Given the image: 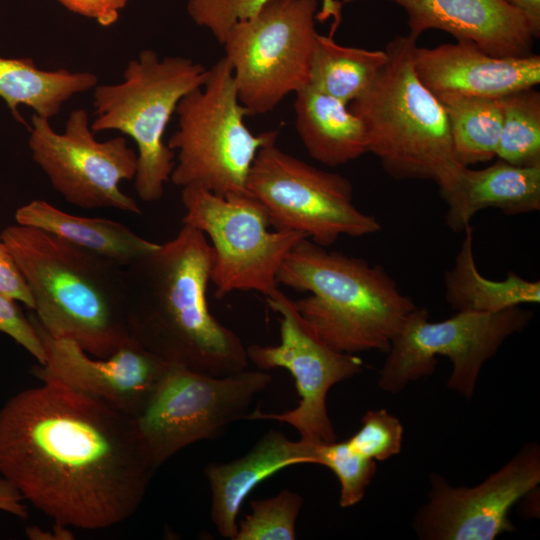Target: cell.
<instances>
[{
	"label": "cell",
	"instance_id": "17",
	"mask_svg": "<svg viewBox=\"0 0 540 540\" xmlns=\"http://www.w3.org/2000/svg\"><path fill=\"white\" fill-rule=\"evenodd\" d=\"M414 70L437 97L503 98L540 83V56L497 57L457 41L413 49Z\"/></svg>",
	"mask_w": 540,
	"mask_h": 540
},
{
	"label": "cell",
	"instance_id": "9",
	"mask_svg": "<svg viewBox=\"0 0 540 540\" xmlns=\"http://www.w3.org/2000/svg\"><path fill=\"white\" fill-rule=\"evenodd\" d=\"M531 310L516 306L498 312H456L430 322L425 308L416 307L393 339L379 373V387L391 394L434 373L437 356L449 358L447 387L467 400L473 398L483 365L510 336L524 331Z\"/></svg>",
	"mask_w": 540,
	"mask_h": 540
},
{
	"label": "cell",
	"instance_id": "4",
	"mask_svg": "<svg viewBox=\"0 0 540 540\" xmlns=\"http://www.w3.org/2000/svg\"><path fill=\"white\" fill-rule=\"evenodd\" d=\"M277 283L310 293L294 301L298 313L321 342L346 354L387 353L417 307L382 266L308 238L288 253Z\"/></svg>",
	"mask_w": 540,
	"mask_h": 540
},
{
	"label": "cell",
	"instance_id": "11",
	"mask_svg": "<svg viewBox=\"0 0 540 540\" xmlns=\"http://www.w3.org/2000/svg\"><path fill=\"white\" fill-rule=\"evenodd\" d=\"M181 201L182 223L200 230L211 244V282L217 298L235 291L272 295L286 256L307 238L296 231L270 230L265 209L250 193L223 197L200 186H186Z\"/></svg>",
	"mask_w": 540,
	"mask_h": 540
},
{
	"label": "cell",
	"instance_id": "34",
	"mask_svg": "<svg viewBox=\"0 0 540 540\" xmlns=\"http://www.w3.org/2000/svg\"><path fill=\"white\" fill-rule=\"evenodd\" d=\"M73 13L91 18L99 25L108 27L119 18L128 0H57Z\"/></svg>",
	"mask_w": 540,
	"mask_h": 540
},
{
	"label": "cell",
	"instance_id": "7",
	"mask_svg": "<svg viewBox=\"0 0 540 540\" xmlns=\"http://www.w3.org/2000/svg\"><path fill=\"white\" fill-rule=\"evenodd\" d=\"M175 113L178 128L167 142L176 156L170 181L223 197L249 193L252 163L263 146L277 141L279 131L254 134L246 126L244 119L251 113L238 98L225 57L208 68L204 84L187 93Z\"/></svg>",
	"mask_w": 540,
	"mask_h": 540
},
{
	"label": "cell",
	"instance_id": "5",
	"mask_svg": "<svg viewBox=\"0 0 540 540\" xmlns=\"http://www.w3.org/2000/svg\"><path fill=\"white\" fill-rule=\"evenodd\" d=\"M416 45L410 34L395 36L385 48L386 64L349 108L366 127L368 152L391 178L432 180L442 188L462 166L453 155L444 106L414 70Z\"/></svg>",
	"mask_w": 540,
	"mask_h": 540
},
{
	"label": "cell",
	"instance_id": "30",
	"mask_svg": "<svg viewBox=\"0 0 540 540\" xmlns=\"http://www.w3.org/2000/svg\"><path fill=\"white\" fill-rule=\"evenodd\" d=\"M313 464L329 468L340 483L339 505L354 506L362 501L376 474V462L355 453L343 441L315 442Z\"/></svg>",
	"mask_w": 540,
	"mask_h": 540
},
{
	"label": "cell",
	"instance_id": "16",
	"mask_svg": "<svg viewBox=\"0 0 540 540\" xmlns=\"http://www.w3.org/2000/svg\"><path fill=\"white\" fill-rule=\"evenodd\" d=\"M29 317L45 351L43 364L33 368L36 378L101 400L131 418L143 408L169 366L134 339L108 357L92 356L75 341L50 335L33 313Z\"/></svg>",
	"mask_w": 540,
	"mask_h": 540
},
{
	"label": "cell",
	"instance_id": "14",
	"mask_svg": "<svg viewBox=\"0 0 540 540\" xmlns=\"http://www.w3.org/2000/svg\"><path fill=\"white\" fill-rule=\"evenodd\" d=\"M268 306L280 315V343L246 347L249 361L259 370H288L295 380L298 405L281 413L255 410L245 419L275 420L294 427L310 442L337 440L327 411V395L337 383L359 374L363 361L355 354L335 351L321 342L306 326L294 301L279 288L266 297Z\"/></svg>",
	"mask_w": 540,
	"mask_h": 540
},
{
	"label": "cell",
	"instance_id": "22",
	"mask_svg": "<svg viewBox=\"0 0 540 540\" xmlns=\"http://www.w3.org/2000/svg\"><path fill=\"white\" fill-rule=\"evenodd\" d=\"M14 216L17 224L47 231L122 267L159 245L117 221L72 215L42 199L20 206Z\"/></svg>",
	"mask_w": 540,
	"mask_h": 540
},
{
	"label": "cell",
	"instance_id": "19",
	"mask_svg": "<svg viewBox=\"0 0 540 540\" xmlns=\"http://www.w3.org/2000/svg\"><path fill=\"white\" fill-rule=\"evenodd\" d=\"M314 442L289 439L278 430L265 433L244 456L206 466L211 490V520L223 538L234 540L241 506L251 491L278 471L313 464Z\"/></svg>",
	"mask_w": 540,
	"mask_h": 540
},
{
	"label": "cell",
	"instance_id": "20",
	"mask_svg": "<svg viewBox=\"0 0 540 540\" xmlns=\"http://www.w3.org/2000/svg\"><path fill=\"white\" fill-rule=\"evenodd\" d=\"M439 192L448 207L446 225L456 233L463 232L487 208L507 216L538 211L540 166H516L500 159L482 169L462 166Z\"/></svg>",
	"mask_w": 540,
	"mask_h": 540
},
{
	"label": "cell",
	"instance_id": "6",
	"mask_svg": "<svg viewBox=\"0 0 540 540\" xmlns=\"http://www.w3.org/2000/svg\"><path fill=\"white\" fill-rule=\"evenodd\" d=\"M207 74L208 68L190 58H161L147 49L128 62L121 82L94 88L91 129L95 134L116 130L134 140L135 190L142 201L162 198L175 165V152L164 142V133L180 100L201 87Z\"/></svg>",
	"mask_w": 540,
	"mask_h": 540
},
{
	"label": "cell",
	"instance_id": "18",
	"mask_svg": "<svg viewBox=\"0 0 540 540\" xmlns=\"http://www.w3.org/2000/svg\"><path fill=\"white\" fill-rule=\"evenodd\" d=\"M356 0H343L350 3ZM400 6L415 38L441 30L497 56L531 54L534 36L527 18L505 0H384Z\"/></svg>",
	"mask_w": 540,
	"mask_h": 540
},
{
	"label": "cell",
	"instance_id": "24",
	"mask_svg": "<svg viewBox=\"0 0 540 540\" xmlns=\"http://www.w3.org/2000/svg\"><path fill=\"white\" fill-rule=\"evenodd\" d=\"M97 85L98 77L91 72L42 70L31 58L0 57V98L23 123L18 105L28 106L36 115L50 120L73 96Z\"/></svg>",
	"mask_w": 540,
	"mask_h": 540
},
{
	"label": "cell",
	"instance_id": "21",
	"mask_svg": "<svg viewBox=\"0 0 540 540\" xmlns=\"http://www.w3.org/2000/svg\"><path fill=\"white\" fill-rule=\"evenodd\" d=\"M295 96L296 130L313 159L337 167L368 153L366 127L348 104L308 84Z\"/></svg>",
	"mask_w": 540,
	"mask_h": 540
},
{
	"label": "cell",
	"instance_id": "35",
	"mask_svg": "<svg viewBox=\"0 0 540 540\" xmlns=\"http://www.w3.org/2000/svg\"><path fill=\"white\" fill-rule=\"evenodd\" d=\"M0 510L20 519L28 517L26 505L20 492L0 475Z\"/></svg>",
	"mask_w": 540,
	"mask_h": 540
},
{
	"label": "cell",
	"instance_id": "37",
	"mask_svg": "<svg viewBox=\"0 0 540 540\" xmlns=\"http://www.w3.org/2000/svg\"><path fill=\"white\" fill-rule=\"evenodd\" d=\"M527 509H528V506H527V505H524V512H526ZM532 511H533V513H534L535 516H536V512H535L534 510H532ZM532 511H531V512H532ZM533 513H532V514H533ZM533 517H534V515H533Z\"/></svg>",
	"mask_w": 540,
	"mask_h": 540
},
{
	"label": "cell",
	"instance_id": "25",
	"mask_svg": "<svg viewBox=\"0 0 540 540\" xmlns=\"http://www.w3.org/2000/svg\"><path fill=\"white\" fill-rule=\"evenodd\" d=\"M387 52L338 44L318 34L312 54L308 85L346 104L363 95L386 64Z\"/></svg>",
	"mask_w": 540,
	"mask_h": 540
},
{
	"label": "cell",
	"instance_id": "29",
	"mask_svg": "<svg viewBox=\"0 0 540 540\" xmlns=\"http://www.w3.org/2000/svg\"><path fill=\"white\" fill-rule=\"evenodd\" d=\"M303 497L289 489L250 501L251 512L239 522L234 540H293Z\"/></svg>",
	"mask_w": 540,
	"mask_h": 540
},
{
	"label": "cell",
	"instance_id": "36",
	"mask_svg": "<svg viewBox=\"0 0 540 540\" xmlns=\"http://www.w3.org/2000/svg\"><path fill=\"white\" fill-rule=\"evenodd\" d=\"M527 18L534 38L540 37V0H505Z\"/></svg>",
	"mask_w": 540,
	"mask_h": 540
},
{
	"label": "cell",
	"instance_id": "26",
	"mask_svg": "<svg viewBox=\"0 0 540 540\" xmlns=\"http://www.w3.org/2000/svg\"><path fill=\"white\" fill-rule=\"evenodd\" d=\"M456 162L464 167L496 157L502 127L501 98L442 96Z\"/></svg>",
	"mask_w": 540,
	"mask_h": 540
},
{
	"label": "cell",
	"instance_id": "12",
	"mask_svg": "<svg viewBox=\"0 0 540 540\" xmlns=\"http://www.w3.org/2000/svg\"><path fill=\"white\" fill-rule=\"evenodd\" d=\"M246 189L263 206L272 228L303 233L322 247L342 236L359 238L381 230L375 216L354 204L347 178L284 152L276 141L258 151Z\"/></svg>",
	"mask_w": 540,
	"mask_h": 540
},
{
	"label": "cell",
	"instance_id": "15",
	"mask_svg": "<svg viewBox=\"0 0 540 540\" xmlns=\"http://www.w3.org/2000/svg\"><path fill=\"white\" fill-rule=\"evenodd\" d=\"M427 501L412 527L422 540H493L515 532L512 507L540 483V446L526 443L500 469L473 487L452 486L432 472Z\"/></svg>",
	"mask_w": 540,
	"mask_h": 540
},
{
	"label": "cell",
	"instance_id": "1",
	"mask_svg": "<svg viewBox=\"0 0 540 540\" xmlns=\"http://www.w3.org/2000/svg\"><path fill=\"white\" fill-rule=\"evenodd\" d=\"M154 472L133 419L101 400L43 382L0 408V475L57 524L125 521Z\"/></svg>",
	"mask_w": 540,
	"mask_h": 540
},
{
	"label": "cell",
	"instance_id": "32",
	"mask_svg": "<svg viewBox=\"0 0 540 540\" xmlns=\"http://www.w3.org/2000/svg\"><path fill=\"white\" fill-rule=\"evenodd\" d=\"M0 332L22 346L37 360L38 364H43L44 347L31 318L24 314L18 300L1 292Z\"/></svg>",
	"mask_w": 540,
	"mask_h": 540
},
{
	"label": "cell",
	"instance_id": "3",
	"mask_svg": "<svg viewBox=\"0 0 540 540\" xmlns=\"http://www.w3.org/2000/svg\"><path fill=\"white\" fill-rule=\"evenodd\" d=\"M1 234L46 332L99 358L133 339L124 267L35 227L16 223Z\"/></svg>",
	"mask_w": 540,
	"mask_h": 540
},
{
	"label": "cell",
	"instance_id": "27",
	"mask_svg": "<svg viewBox=\"0 0 540 540\" xmlns=\"http://www.w3.org/2000/svg\"><path fill=\"white\" fill-rule=\"evenodd\" d=\"M496 157L516 166H540V93L535 87L501 98Z\"/></svg>",
	"mask_w": 540,
	"mask_h": 540
},
{
	"label": "cell",
	"instance_id": "23",
	"mask_svg": "<svg viewBox=\"0 0 540 540\" xmlns=\"http://www.w3.org/2000/svg\"><path fill=\"white\" fill-rule=\"evenodd\" d=\"M464 239L453 266L444 274L445 300L455 312L492 313L540 302V281L525 279L509 271L504 280H491L477 268L474 227L464 229Z\"/></svg>",
	"mask_w": 540,
	"mask_h": 540
},
{
	"label": "cell",
	"instance_id": "33",
	"mask_svg": "<svg viewBox=\"0 0 540 540\" xmlns=\"http://www.w3.org/2000/svg\"><path fill=\"white\" fill-rule=\"evenodd\" d=\"M0 292L23 303L30 310L34 302L30 290L0 232Z\"/></svg>",
	"mask_w": 540,
	"mask_h": 540
},
{
	"label": "cell",
	"instance_id": "13",
	"mask_svg": "<svg viewBox=\"0 0 540 540\" xmlns=\"http://www.w3.org/2000/svg\"><path fill=\"white\" fill-rule=\"evenodd\" d=\"M29 132L32 159L66 202L83 209L141 214L138 203L120 188L123 180L135 178L138 163L125 137L96 139L83 108L70 113L62 133L34 114Z\"/></svg>",
	"mask_w": 540,
	"mask_h": 540
},
{
	"label": "cell",
	"instance_id": "31",
	"mask_svg": "<svg viewBox=\"0 0 540 540\" xmlns=\"http://www.w3.org/2000/svg\"><path fill=\"white\" fill-rule=\"evenodd\" d=\"M403 433L401 421L386 409L367 410L361 427L345 441L360 456L384 461L401 452Z\"/></svg>",
	"mask_w": 540,
	"mask_h": 540
},
{
	"label": "cell",
	"instance_id": "10",
	"mask_svg": "<svg viewBox=\"0 0 540 540\" xmlns=\"http://www.w3.org/2000/svg\"><path fill=\"white\" fill-rule=\"evenodd\" d=\"M318 10V0H271L227 32L224 57L251 115L272 111L308 84Z\"/></svg>",
	"mask_w": 540,
	"mask_h": 540
},
{
	"label": "cell",
	"instance_id": "28",
	"mask_svg": "<svg viewBox=\"0 0 540 540\" xmlns=\"http://www.w3.org/2000/svg\"><path fill=\"white\" fill-rule=\"evenodd\" d=\"M271 0H187V12L199 26L210 31L222 44L229 29L238 21L252 16ZM343 3L339 0H320L316 21L331 19L329 36L334 37L342 21Z\"/></svg>",
	"mask_w": 540,
	"mask_h": 540
},
{
	"label": "cell",
	"instance_id": "8",
	"mask_svg": "<svg viewBox=\"0 0 540 540\" xmlns=\"http://www.w3.org/2000/svg\"><path fill=\"white\" fill-rule=\"evenodd\" d=\"M272 382L263 370L213 376L169 364L133 422L156 471L186 446L215 439L245 419L254 397Z\"/></svg>",
	"mask_w": 540,
	"mask_h": 540
},
{
	"label": "cell",
	"instance_id": "2",
	"mask_svg": "<svg viewBox=\"0 0 540 540\" xmlns=\"http://www.w3.org/2000/svg\"><path fill=\"white\" fill-rule=\"evenodd\" d=\"M213 250L198 229L176 236L124 267L131 337L163 361L224 376L247 369L240 337L210 311Z\"/></svg>",
	"mask_w": 540,
	"mask_h": 540
}]
</instances>
